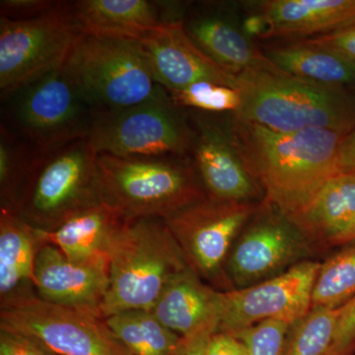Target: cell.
<instances>
[{"label": "cell", "mask_w": 355, "mask_h": 355, "mask_svg": "<svg viewBox=\"0 0 355 355\" xmlns=\"http://www.w3.org/2000/svg\"><path fill=\"white\" fill-rule=\"evenodd\" d=\"M228 130L248 172L265 191V202L287 218L301 214L338 174V150L345 132H279L233 118Z\"/></svg>", "instance_id": "cell-1"}, {"label": "cell", "mask_w": 355, "mask_h": 355, "mask_svg": "<svg viewBox=\"0 0 355 355\" xmlns=\"http://www.w3.org/2000/svg\"><path fill=\"white\" fill-rule=\"evenodd\" d=\"M109 287L102 319L130 310L153 311L166 287L190 268L164 219H125L110 240Z\"/></svg>", "instance_id": "cell-2"}, {"label": "cell", "mask_w": 355, "mask_h": 355, "mask_svg": "<svg viewBox=\"0 0 355 355\" xmlns=\"http://www.w3.org/2000/svg\"><path fill=\"white\" fill-rule=\"evenodd\" d=\"M241 105L235 120L279 132L318 128L349 132L355 127V93L323 87L282 70H248L238 76Z\"/></svg>", "instance_id": "cell-3"}, {"label": "cell", "mask_w": 355, "mask_h": 355, "mask_svg": "<svg viewBox=\"0 0 355 355\" xmlns=\"http://www.w3.org/2000/svg\"><path fill=\"white\" fill-rule=\"evenodd\" d=\"M202 184L191 157H97L100 198L125 219L167 220L207 198Z\"/></svg>", "instance_id": "cell-4"}, {"label": "cell", "mask_w": 355, "mask_h": 355, "mask_svg": "<svg viewBox=\"0 0 355 355\" xmlns=\"http://www.w3.org/2000/svg\"><path fill=\"white\" fill-rule=\"evenodd\" d=\"M62 69L94 113L130 108L166 91L137 40L83 34Z\"/></svg>", "instance_id": "cell-5"}, {"label": "cell", "mask_w": 355, "mask_h": 355, "mask_svg": "<svg viewBox=\"0 0 355 355\" xmlns=\"http://www.w3.org/2000/svg\"><path fill=\"white\" fill-rule=\"evenodd\" d=\"M94 111L64 69L30 81L1 99V123L42 153L88 137Z\"/></svg>", "instance_id": "cell-6"}, {"label": "cell", "mask_w": 355, "mask_h": 355, "mask_svg": "<svg viewBox=\"0 0 355 355\" xmlns=\"http://www.w3.org/2000/svg\"><path fill=\"white\" fill-rule=\"evenodd\" d=\"M88 139L98 155L191 157L193 128L165 91L130 108L94 113Z\"/></svg>", "instance_id": "cell-7"}, {"label": "cell", "mask_w": 355, "mask_h": 355, "mask_svg": "<svg viewBox=\"0 0 355 355\" xmlns=\"http://www.w3.org/2000/svg\"><path fill=\"white\" fill-rule=\"evenodd\" d=\"M81 35L67 1L30 19L0 16V98L62 69Z\"/></svg>", "instance_id": "cell-8"}, {"label": "cell", "mask_w": 355, "mask_h": 355, "mask_svg": "<svg viewBox=\"0 0 355 355\" xmlns=\"http://www.w3.org/2000/svg\"><path fill=\"white\" fill-rule=\"evenodd\" d=\"M0 330L29 336L58 355H132L101 318L28 294L2 299Z\"/></svg>", "instance_id": "cell-9"}, {"label": "cell", "mask_w": 355, "mask_h": 355, "mask_svg": "<svg viewBox=\"0 0 355 355\" xmlns=\"http://www.w3.org/2000/svg\"><path fill=\"white\" fill-rule=\"evenodd\" d=\"M97 157L88 137L42 154L19 214L55 227L77 210L102 202L97 186Z\"/></svg>", "instance_id": "cell-10"}, {"label": "cell", "mask_w": 355, "mask_h": 355, "mask_svg": "<svg viewBox=\"0 0 355 355\" xmlns=\"http://www.w3.org/2000/svg\"><path fill=\"white\" fill-rule=\"evenodd\" d=\"M320 266L317 261H300L260 284L223 292L218 331L234 334L270 319L297 323L312 308Z\"/></svg>", "instance_id": "cell-11"}, {"label": "cell", "mask_w": 355, "mask_h": 355, "mask_svg": "<svg viewBox=\"0 0 355 355\" xmlns=\"http://www.w3.org/2000/svg\"><path fill=\"white\" fill-rule=\"evenodd\" d=\"M308 241L291 219L268 202L261 203L229 258L233 282L242 289L280 275L307 254Z\"/></svg>", "instance_id": "cell-12"}, {"label": "cell", "mask_w": 355, "mask_h": 355, "mask_svg": "<svg viewBox=\"0 0 355 355\" xmlns=\"http://www.w3.org/2000/svg\"><path fill=\"white\" fill-rule=\"evenodd\" d=\"M258 209L252 202L207 198L165 221L189 263L211 277L220 268L236 235Z\"/></svg>", "instance_id": "cell-13"}, {"label": "cell", "mask_w": 355, "mask_h": 355, "mask_svg": "<svg viewBox=\"0 0 355 355\" xmlns=\"http://www.w3.org/2000/svg\"><path fill=\"white\" fill-rule=\"evenodd\" d=\"M182 22L193 44L236 76L248 70H279L247 36L241 17L230 4L211 1L188 4Z\"/></svg>", "instance_id": "cell-14"}, {"label": "cell", "mask_w": 355, "mask_h": 355, "mask_svg": "<svg viewBox=\"0 0 355 355\" xmlns=\"http://www.w3.org/2000/svg\"><path fill=\"white\" fill-rule=\"evenodd\" d=\"M196 113L190 116L193 128L191 159L209 198L252 202L258 197L257 184L243 163L228 128Z\"/></svg>", "instance_id": "cell-15"}, {"label": "cell", "mask_w": 355, "mask_h": 355, "mask_svg": "<svg viewBox=\"0 0 355 355\" xmlns=\"http://www.w3.org/2000/svg\"><path fill=\"white\" fill-rule=\"evenodd\" d=\"M137 41L154 79L167 92L198 81L238 90V77L202 53L187 35L182 21L162 26Z\"/></svg>", "instance_id": "cell-16"}, {"label": "cell", "mask_w": 355, "mask_h": 355, "mask_svg": "<svg viewBox=\"0 0 355 355\" xmlns=\"http://www.w3.org/2000/svg\"><path fill=\"white\" fill-rule=\"evenodd\" d=\"M34 284L44 300L102 319L109 287L108 258L76 263L53 245H44L37 251Z\"/></svg>", "instance_id": "cell-17"}, {"label": "cell", "mask_w": 355, "mask_h": 355, "mask_svg": "<svg viewBox=\"0 0 355 355\" xmlns=\"http://www.w3.org/2000/svg\"><path fill=\"white\" fill-rule=\"evenodd\" d=\"M67 7L83 34L139 40L183 20L188 4L153 0H76Z\"/></svg>", "instance_id": "cell-18"}, {"label": "cell", "mask_w": 355, "mask_h": 355, "mask_svg": "<svg viewBox=\"0 0 355 355\" xmlns=\"http://www.w3.org/2000/svg\"><path fill=\"white\" fill-rule=\"evenodd\" d=\"M249 6L266 20L263 40L310 39L355 24V0H266Z\"/></svg>", "instance_id": "cell-19"}, {"label": "cell", "mask_w": 355, "mask_h": 355, "mask_svg": "<svg viewBox=\"0 0 355 355\" xmlns=\"http://www.w3.org/2000/svg\"><path fill=\"white\" fill-rule=\"evenodd\" d=\"M223 292L203 284L191 266L171 280L151 312L168 329L189 338L220 322Z\"/></svg>", "instance_id": "cell-20"}, {"label": "cell", "mask_w": 355, "mask_h": 355, "mask_svg": "<svg viewBox=\"0 0 355 355\" xmlns=\"http://www.w3.org/2000/svg\"><path fill=\"white\" fill-rule=\"evenodd\" d=\"M291 220L308 240L329 244L354 241L355 173L331 177L309 205Z\"/></svg>", "instance_id": "cell-21"}, {"label": "cell", "mask_w": 355, "mask_h": 355, "mask_svg": "<svg viewBox=\"0 0 355 355\" xmlns=\"http://www.w3.org/2000/svg\"><path fill=\"white\" fill-rule=\"evenodd\" d=\"M125 217L103 202L70 214L51 230L36 229L39 237L53 242L69 260L84 263L107 257L110 240Z\"/></svg>", "instance_id": "cell-22"}, {"label": "cell", "mask_w": 355, "mask_h": 355, "mask_svg": "<svg viewBox=\"0 0 355 355\" xmlns=\"http://www.w3.org/2000/svg\"><path fill=\"white\" fill-rule=\"evenodd\" d=\"M261 50L275 67L289 76L355 93V65L307 39L277 41Z\"/></svg>", "instance_id": "cell-23"}, {"label": "cell", "mask_w": 355, "mask_h": 355, "mask_svg": "<svg viewBox=\"0 0 355 355\" xmlns=\"http://www.w3.org/2000/svg\"><path fill=\"white\" fill-rule=\"evenodd\" d=\"M36 229L12 209H2L0 221V293L1 299L15 295L20 286L34 284L37 251Z\"/></svg>", "instance_id": "cell-24"}, {"label": "cell", "mask_w": 355, "mask_h": 355, "mask_svg": "<svg viewBox=\"0 0 355 355\" xmlns=\"http://www.w3.org/2000/svg\"><path fill=\"white\" fill-rule=\"evenodd\" d=\"M132 355H180L184 338L168 329L151 311L130 310L104 319Z\"/></svg>", "instance_id": "cell-25"}, {"label": "cell", "mask_w": 355, "mask_h": 355, "mask_svg": "<svg viewBox=\"0 0 355 355\" xmlns=\"http://www.w3.org/2000/svg\"><path fill=\"white\" fill-rule=\"evenodd\" d=\"M43 153L22 137L0 125L1 193L14 207H19Z\"/></svg>", "instance_id": "cell-26"}, {"label": "cell", "mask_w": 355, "mask_h": 355, "mask_svg": "<svg viewBox=\"0 0 355 355\" xmlns=\"http://www.w3.org/2000/svg\"><path fill=\"white\" fill-rule=\"evenodd\" d=\"M320 266L312 307L340 308L355 298V240Z\"/></svg>", "instance_id": "cell-27"}, {"label": "cell", "mask_w": 355, "mask_h": 355, "mask_svg": "<svg viewBox=\"0 0 355 355\" xmlns=\"http://www.w3.org/2000/svg\"><path fill=\"white\" fill-rule=\"evenodd\" d=\"M340 308H311L303 319L294 324L286 355L333 354Z\"/></svg>", "instance_id": "cell-28"}, {"label": "cell", "mask_w": 355, "mask_h": 355, "mask_svg": "<svg viewBox=\"0 0 355 355\" xmlns=\"http://www.w3.org/2000/svg\"><path fill=\"white\" fill-rule=\"evenodd\" d=\"M168 93L179 108L198 113L232 114L241 105V95L237 89L210 81H198Z\"/></svg>", "instance_id": "cell-29"}, {"label": "cell", "mask_w": 355, "mask_h": 355, "mask_svg": "<svg viewBox=\"0 0 355 355\" xmlns=\"http://www.w3.org/2000/svg\"><path fill=\"white\" fill-rule=\"evenodd\" d=\"M291 326L282 320H265L230 335L243 343L247 355H282Z\"/></svg>", "instance_id": "cell-30"}, {"label": "cell", "mask_w": 355, "mask_h": 355, "mask_svg": "<svg viewBox=\"0 0 355 355\" xmlns=\"http://www.w3.org/2000/svg\"><path fill=\"white\" fill-rule=\"evenodd\" d=\"M60 2L53 0H1L0 16L11 20L30 19L53 10Z\"/></svg>", "instance_id": "cell-31"}, {"label": "cell", "mask_w": 355, "mask_h": 355, "mask_svg": "<svg viewBox=\"0 0 355 355\" xmlns=\"http://www.w3.org/2000/svg\"><path fill=\"white\" fill-rule=\"evenodd\" d=\"M307 40L338 53L355 65V24Z\"/></svg>", "instance_id": "cell-32"}, {"label": "cell", "mask_w": 355, "mask_h": 355, "mask_svg": "<svg viewBox=\"0 0 355 355\" xmlns=\"http://www.w3.org/2000/svg\"><path fill=\"white\" fill-rule=\"evenodd\" d=\"M0 355H58L29 336L0 330Z\"/></svg>", "instance_id": "cell-33"}, {"label": "cell", "mask_w": 355, "mask_h": 355, "mask_svg": "<svg viewBox=\"0 0 355 355\" xmlns=\"http://www.w3.org/2000/svg\"><path fill=\"white\" fill-rule=\"evenodd\" d=\"M355 340V298L340 308L333 354L343 355Z\"/></svg>", "instance_id": "cell-34"}, {"label": "cell", "mask_w": 355, "mask_h": 355, "mask_svg": "<svg viewBox=\"0 0 355 355\" xmlns=\"http://www.w3.org/2000/svg\"><path fill=\"white\" fill-rule=\"evenodd\" d=\"M205 355H247L243 343L234 336L217 331L210 338Z\"/></svg>", "instance_id": "cell-35"}, {"label": "cell", "mask_w": 355, "mask_h": 355, "mask_svg": "<svg viewBox=\"0 0 355 355\" xmlns=\"http://www.w3.org/2000/svg\"><path fill=\"white\" fill-rule=\"evenodd\" d=\"M218 331V326L205 327L189 338H184L180 355H205L210 338Z\"/></svg>", "instance_id": "cell-36"}, {"label": "cell", "mask_w": 355, "mask_h": 355, "mask_svg": "<svg viewBox=\"0 0 355 355\" xmlns=\"http://www.w3.org/2000/svg\"><path fill=\"white\" fill-rule=\"evenodd\" d=\"M338 173H355V127L343 135L338 150Z\"/></svg>", "instance_id": "cell-37"}]
</instances>
